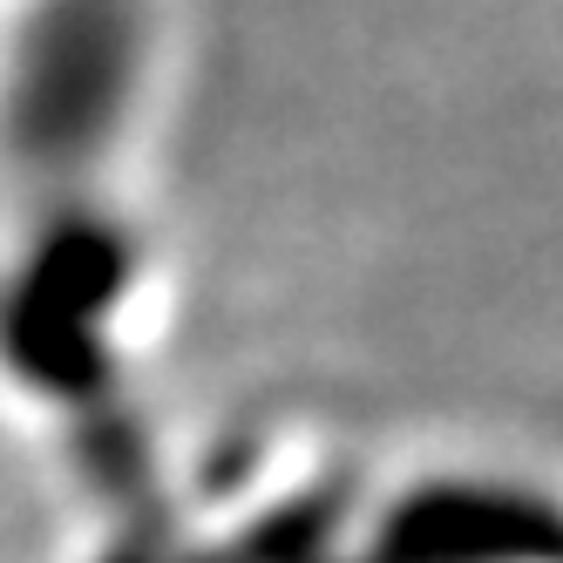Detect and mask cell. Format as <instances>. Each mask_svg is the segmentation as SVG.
Returning a JSON list of instances; mask_svg holds the SVG:
<instances>
[{"label": "cell", "mask_w": 563, "mask_h": 563, "mask_svg": "<svg viewBox=\"0 0 563 563\" xmlns=\"http://www.w3.org/2000/svg\"><path fill=\"white\" fill-rule=\"evenodd\" d=\"M156 55L150 0H27L0 48V150L75 197L123 150Z\"/></svg>", "instance_id": "6da1fadb"}, {"label": "cell", "mask_w": 563, "mask_h": 563, "mask_svg": "<svg viewBox=\"0 0 563 563\" xmlns=\"http://www.w3.org/2000/svg\"><path fill=\"white\" fill-rule=\"evenodd\" d=\"M143 252L136 238L82 205V190L34 231V245L0 278V353L27 380H89L109 353V333L136 299Z\"/></svg>", "instance_id": "7a4b0ae2"}]
</instances>
